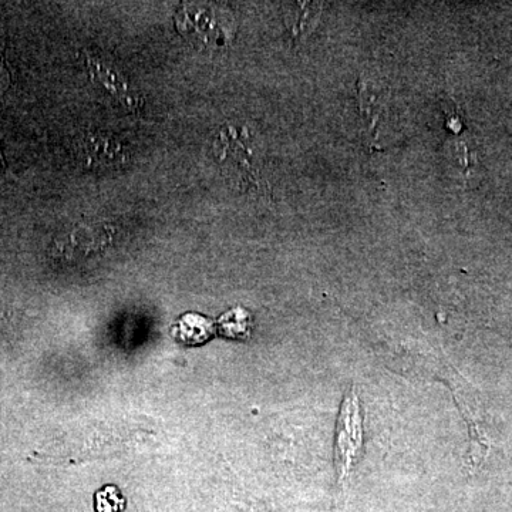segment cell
<instances>
[{
  "label": "cell",
  "instance_id": "52a82bcc",
  "mask_svg": "<svg viewBox=\"0 0 512 512\" xmlns=\"http://www.w3.org/2000/svg\"><path fill=\"white\" fill-rule=\"evenodd\" d=\"M10 84V74L8 69V64H6L5 57H3V53L0 52V96L9 89Z\"/></svg>",
  "mask_w": 512,
  "mask_h": 512
},
{
  "label": "cell",
  "instance_id": "6da1fadb",
  "mask_svg": "<svg viewBox=\"0 0 512 512\" xmlns=\"http://www.w3.org/2000/svg\"><path fill=\"white\" fill-rule=\"evenodd\" d=\"M363 414L359 393L355 384L349 387L340 403L336 420L335 444H333V466L336 471V483L343 490L352 471L359 464L363 454Z\"/></svg>",
  "mask_w": 512,
  "mask_h": 512
},
{
  "label": "cell",
  "instance_id": "277c9868",
  "mask_svg": "<svg viewBox=\"0 0 512 512\" xmlns=\"http://www.w3.org/2000/svg\"><path fill=\"white\" fill-rule=\"evenodd\" d=\"M180 32L202 46H217L225 39L224 28L211 9L188 6L178 13Z\"/></svg>",
  "mask_w": 512,
  "mask_h": 512
},
{
  "label": "cell",
  "instance_id": "3957f363",
  "mask_svg": "<svg viewBox=\"0 0 512 512\" xmlns=\"http://www.w3.org/2000/svg\"><path fill=\"white\" fill-rule=\"evenodd\" d=\"M90 79L101 90V93L111 97L117 103L123 104L127 109H138L140 97L131 89L123 73L117 70L113 63L101 59L99 56L89 55L84 59Z\"/></svg>",
  "mask_w": 512,
  "mask_h": 512
},
{
  "label": "cell",
  "instance_id": "5b68a950",
  "mask_svg": "<svg viewBox=\"0 0 512 512\" xmlns=\"http://www.w3.org/2000/svg\"><path fill=\"white\" fill-rule=\"evenodd\" d=\"M212 328L208 320L192 316L183 322V333L181 338L188 343H201L210 338Z\"/></svg>",
  "mask_w": 512,
  "mask_h": 512
},
{
  "label": "cell",
  "instance_id": "8992f818",
  "mask_svg": "<svg viewBox=\"0 0 512 512\" xmlns=\"http://www.w3.org/2000/svg\"><path fill=\"white\" fill-rule=\"evenodd\" d=\"M96 507L99 512H121L124 500L116 488L109 487L97 494Z\"/></svg>",
  "mask_w": 512,
  "mask_h": 512
},
{
  "label": "cell",
  "instance_id": "7a4b0ae2",
  "mask_svg": "<svg viewBox=\"0 0 512 512\" xmlns=\"http://www.w3.org/2000/svg\"><path fill=\"white\" fill-rule=\"evenodd\" d=\"M73 156L80 167L89 171H114L130 161L127 144L106 131H89L76 138Z\"/></svg>",
  "mask_w": 512,
  "mask_h": 512
},
{
  "label": "cell",
  "instance_id": "ba28073f",
  "mask_svg": "<svg viewBox=\"0 0 512 512\" xmlns=\"http://www.w3.org/2000/svg\"><path fill=\"white\" fill-rule=\"evenodd\" d=\"M3 165H5V161H3L2 151H0V171L3 170Z\"/></svg>",
  "mask_w": 512,
  "mask_h": 512
}]
</instances>
